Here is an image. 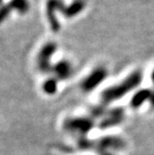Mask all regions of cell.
Listing matches in <instances>:
<instances>
[{
  "instance_id": "1",
  "label": "cell",
  "mask_w": 154,
  "mask_h": 155,
  "mask_svg": "<svg viewBox=\"0 0 154 155\" xmlns=\"http://www.w3.org/2000/svg\"><path fill=\"white\" fill-rule=\"evenodd\" d=\"M140 80H141V75L139 73H135L131 76L128 80L124 81V83L122 85H118L117 87H114L112 89L106 91V94H104V99H115L120 96L124 95L123 93H125L126 91L132 89L136 84H138Z\"/></svg>"
},
{
  "instance_id": "5",
  "label": "cell",
  "mask_w": 154,
  "mask_h": 155,
  "mask_svg": "<svg viewBox=\"0 0 154 155\" xmlns=\"http://www.w3.org/2000/svg\"><path fill=\"white\" fill-rule=\"evenodd\" d=\"M2 2H3V0H0V5L2 4Z\"/></svg>"
},
{
  "instance_id": "3",
  "label": "cell",
  "mask_w": 154,
  "mask_h": 155,
  "mask_svg": "<svg viewBox=\"0 0 154 155\" xmlns=\"http://www.w3.org/2000/svg\"><path fill=\"white\" fill-rule=\"evenodd\" d=\"M55 49V45L53 44H46L41 49L38 55V64L40 69H46L48 67V60L52 56L53 50Z\"/></svg>"
},
{
  "instance_id": "6",
  "label": "cell",
  "mask_w": 154,
  "mask_h": 155,
  "mask_svg": "<svg viewBox=\"0 0 154 155\" xmlns=\"http://www.w3.org/2000/svg\"><path fill=\"white\" fill-rule=\"evenodd\" d=\"M152 77H153V78H154V74H153V75H152Z\"/></svg>"
},
{
  "instance_id": "2",
  "label": "cell",
  "mask_w": 154,
  "mask_h": 155,
  "mask_svg": "<svg viewBox=\"0 0 154 155\" xmlns=\"http://www.w3.org/2000/svg\"><path fill=\"white\" fill-rule=\"evenodd\" d=\"M29 8H30V4L28 0H10L5 4H1L0 6V24L8 17L9 13L12 10H17L21 14H24L29 10Z\"/></svg>"
},
{
  "instance_id": "4",
  "label": "cell",
  "mask_w": 154,
  "mask_h": 155,
  "mask_svg": "<svg viewBox=\"0 0 154 155\" xmlns=\"http://www.w3.org/2000/svg\"><path fill=\"white\" fill-rule=\"evenodd\" d=\"M104 73H105V72H104L103 69H100V70L94 72V73L90 76V78L88 77L89 79H87V80L85 81V83H84L85 87H86L87 89H92L95 84L96 83L98 84L103 79Z\"/></svg>"
}]
</instances>
